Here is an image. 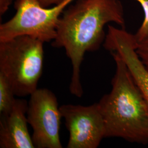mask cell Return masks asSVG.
Segmentation results:
<instances>
[{
    "label": "cell",
    "instance_id": "cell-1",
    "mask_svg": "<svg viewBox=\"0 0 148 148\" xmlns=\"http://www.w3.org/2000/svg\"><path fill=\"white\" fill-rule=\"evenodd\" d=\"M72 3L59 19L52 46L63 48L70 59L73 71L70 91L81 98L84 92L80 68L85 53L99 48L106 38V24L113 22L124 28L125 20L120 0H76Z\"/></svg>",
    "mask_w": 148,
    "mask_h": 148
},
{
    "label": "cell",
    "instance_id": "cell-2",
    "mask_svg": "<svg viewBox=\"0 0 148 148\" xmlns=\"http://www.w3.org/2000/svg\"><path fill=\"white\" fill-rule=\"evenodd\" d=\"M110 53L116 65L112 88L97 103L104 122L105 138L147 144L148 104L124 61L115 52Z\"/></svg>",
    "mask_w": 148,
    "mask_h": 148
},
{
    "label": "cell",
    "instance_id": "cell-3",
    "mask_svg": "<svg viewBox=\"0 0 148 148\" xmlns=\"http://www.w3.org/2000/svg\"><path fill=\"white\" fill-rule=\"evenodd\" d=\"M43 44L28 35L0 42V73L8 79L16 96L30 95L37 90L42 74Z\"/></svg>",
    "mask_w": 148,
    "mask_h": 148
},
{
    "label": "cell",
    "instance_id": "cell-4",
    "mask_svg": "<svg viewBox=\"0 0 148 148\" xmlns=\"http://www.w3.org/2000/svg\"><path fill=\"white\" fill-rule=\"evenodd\" d=\"M76 0H63L51 7H43L38 0H16L15 15L0 25V42L28 35L43 42L53 41L64 11Z\"/></svg>",
    "mask_w": 148,
    "mask_h": 148
},
{
    "label": "cell",
    "instance_id": "cell-5",
    "mask_svg": "<svg viewBox=\"0 0 148 148\" xmlns=\"http://www.w3.org/2000/svg\"><path fill=\"white\" fill-rule=\"evenodd\" d=\"M27 121L32 129L35 148H62L61 119L57 98L51 90L37 88L27 103Z\"/></svg>",
    "mask_w": 148,
    "mask_h": 148
},
{
    "label": "cell",
    "instance_id": "cell-6",
    "mask_svg": "<svg viewBox=\"0 0 148 148\" xmlns=\"http://www.w3.org/2000/svg\"><path fill=\"white\" fill-rule=\"evenodd\" d=\"M69 132L68 148H97L105 138L104 122L97 103L88 106H60Z\"/></svg>",
    "mask_w": 148,
    "mask_h": 148
},
{
    "label": "cell",
    "instance_id": "cell-7",
    "mask_svg": "<svg viewBox=\"0 0 148 148\" xmlns=\"http://www.w3.org/2000/svg\"><path fill=\"white\" fill-rule=\"evenodd\" d=\"M103 46L109 52H115L124 62L148 106V70L136 52L137 41L134 35L125 28L108 26Z\"/></svg>",
    "mask_w": 148,
    "mask_h": 148
},
{
    "label": "cell",
    "instance_id": "cell-8",
    "mask_svg": "<svg viewBox=\"0 0 148 148\" xmlns=\"http://www.w3.org/2000/svg\"><path fill=\"white\" fill-rule=\"evenodd\" d=\"M27 103L16 99L10 112L0 115V148H35L27 128Z\"/></svg>",
    "mask_w": 148,
    "mask_h": 148
},
{
    "label": "cell",
    "instance_id": "cell-9",
    "mask_svg": "<svg viewBox=\"0 0 148 148\" xmlns=\"http://www.w3.org/2000/svg\"><path fill=\"white\" fill-rule=\"evenodd\" d=\"M15 95L10 81L0 73V115L10 112L16 101Z\"/></svg>",
    "mask_w": 148,
    "mask_h": 148
},
{
    "label": "cell",
    "instance_id": "cell-10",
    "mask_svg": "<svg viewBox=\"0 0 148 148\" xmlns=\"http://www.w3.org/2000/svg\"><path fill=\"white\" fill-rule=\"evenodd\" d=\"M138 2L143 8L144 19L137 32L134 35L137 42L142 41L148 37V0H134Z\"/></svg>",
    "mask_w": 148,
    "mask_h": 148
},
{
    "label": "cell",
    "instance_id": "cell-11",
    "mask_svg": "<svg viewBox=\"0 0 148 148\" xmlns=\"http://www.w3.org/2000/svg\"><path fill=\"white\" fill-rule=\"evenodd\" d=\"M16 0H0V16H3L8 10L10 5ZM63 0H38L43 7H49L60 3Z\"/></svg>",
    "mask_w": 148,
    "mask_h": 148
},
{
    "label": "cell",
    "instance_id": "cell-12",
    "mask_svg": "<svg viewBox=\"0 0 148 148\" xmlns=\"http://www.w3.org/2000/svg\"><path fill=\"white\" fill-rule=\"evenodd\" d=\"M136 52L148 70V37L140 42H137Z\"/></svg>",
    "mask_w": 148,
    "mask_h": 148
}]
</instances>
